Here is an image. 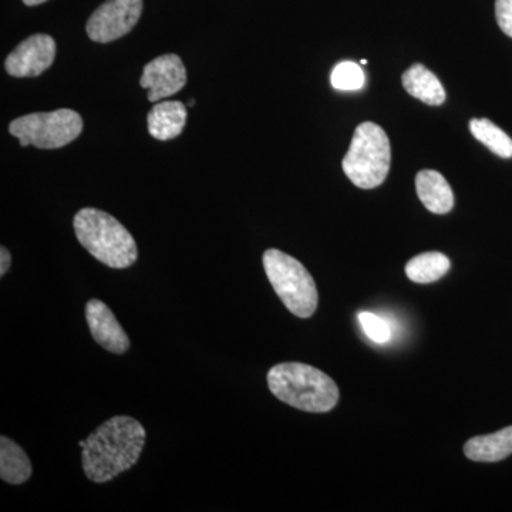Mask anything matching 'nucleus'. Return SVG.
<instances>
[{"label":"nucleus","mask_w":512,"mask_h":512,"mask_svg":"<svg viewBox=\"0 0 512 512\" xmlns=\"http://www.w3.org/2000/svg\"><path fill=\"white\" fill-rule=\"evenodd\" d=\"M146 430L130 416L104 421L86 439L82 451L84 474L93 483H109L136 466L146 444Z\"/></svg>","instance_id":"obj_1"},{"label":"nucleus","mask_w":512,"mask_h":512,"mask_svg":"<svg viewBox=\"0 0 512 512\" xmlns=\"http://www.w3.org/2000/svg\"><path fill=\"white\" fill-rule=\"evenodd\" d=\"M269 390L281 402L309 413H328L339 402L332 377L305 363H279L268 373Z\"/></svg>","instance_id":"obj_2"},{"label":"nucleus","mask_w":512,"mask_h":512,"mask_svg":"<svg viewBox=\"0 0 512 512\" xmlns=\"http://www.w3.org/2000/svg\"><path fill=\"white\" fill-rule=\"evenodd\" d=\"M73 228L82 247L101 264L113 269L136 264L138 249L133 235L109 212L83 208L74 215Z\"/></svg>","instance_id":"obj_3"},{"label":"nucleus","mask_w":512,"mask_h":512,"mask_svg":"<svg viewBox=\"0 0 512 512\" xmlns=\"http://www.w3.org/2000/svg\"><path fill=\"white\" fill-rule=\"evenodd\" d=\"M392 150L386 131L375 123L357 126L348 154L342 161L346 177L362 190H372L386 180Z\"/></svg>","instance_id":"obj_4"},{"label":"nucleus","mask_w":512,"mask_h":512,"mask_svg":"<svg viewBox=\"0 0 512 512\" xmlns=\"http://www.w3.org/2000/svg\"><path fill=\"white\" fill-rule=\"evenodd\" d=\"M265 274L286 309L298 318H311L318 309L315 279L293 256L268 249L264 254Z\"/></svg>","instance_id":"obj_5"},{"label":"nucleus","mask_w":512,"mask_h":512,"mask_svg":"<svg viewBox=\"0 0 512 512\" xmlns=\"http://www.w3.org/2000/svg\"><path fill=\"white\" fill-rule=\"evenodd\" d=\"M82 131V116L70 109L28 114L13 120L9 126V133L18 138L20 147L35 146L42 150L67 146Z\"/></svg>","instance_id":"obj_6"},{"label":"nucleus","mask_w":512,"mask_h":512,"mask_svg":"<svg viewBox=\"0 0 512 512\" xmlns=\"http://www.w3.org/2000/svg\"><path fill=\"white\" fill-rule=\"evenodd\" d=\"M143 13V0H106L87 22V35L93 42L110 43L126 36Z\"/></svg>","instance_id":"obj_7"},{"label":"nucleus","mask_w":512,"mask_h":512,"mask_svg":"<svg viewBox=\"0 0 512 512\" xmlns=\"http://www.w3.org/2000/svg\"><path fill=\"white\" fill-rule=\"evenodd\" d=\"M55 57V39L49 35H33L6 57L5 69L13 77H36L52 66Z\"/></svg>","instance_id":"obj_8"},{"label":"nucleus","mask_w":512,"mask_h":512,"mask_svg":"<svg viewBox=\"0 0 512 512\" xmlns=\"http://www.w3.org/2000/svg\"><path fill=\"white\" fill-rule=\"evenodd\" d=\"M187 84V70L177 55H164L144 66L140 86L148 90L151 103L167 99L180 92Z\"/></svg>","instance_id":"obj_9"},{"label":"nucleus","mask_w":512,"mask_h":512,"mask_svg":"<svg viewBox=\"0 0 512 512\" xmlns=\"http://www.w3.org/2000/svg\"><path fill=\"white\" fill-rule=\"evenodd\" d=\"M86 320L93 339L106 350L123 355L130 349V339L106 303L90 299L86 305Z\"/></svg>","instance_id":"obj_10"},{"label":"nucleus","mask_w":512,"mask_h":512,"mask_svg":"<svg viewBox=\"0 0 512 512\" xmlns=\"http://www.w3.org/2000/svg\"><path fill=\"white\" fill-rule=\"evenodd\" d=\"M187 116V107L181 101L158 103L148 113V131L158 141L173 140L183 133Z\"/></svg>","instance_id":"obj_11"},{"label":"nucleus","mask_w":512,"mask_h":512,"mask_svg":"<svg viewBox=\"0 0 512 512\" xmlns=\"http://www.w3.org/2000/svg\"><path fill=\"white\" fill-rule=\"evenodd\" d=\"M416 191L424 207L433 214H447L453 210L454 194L443 174L423 170L416 175Z\"/></svg>","instance_id":"obj_12"},{"label":"nucleus","mask_w":512,"mask_h":512,"mask_svg":"<svg viewBox=\"0 0 512 512\" xmlns=\"http://www.w3.org/2000/svg\"><path fill=\"white\" fill-rule=\"evenodd\" d=\"M464 453L477 463H497L512 454V426L467 441Z\"/></svg>","instance_id":"obj_13"},{"label":"nucleus","mask_w":512,"mask_h":512,"mask_svg":"<svg viewBox=\"0 0 512 512\" xmlns=\"http://www.w3.org/2000/svg\"><path fill=\"white\" fill-rule=\"evenodd\" d=\"M403 87L410 96L416 97L429 106H440L446 101V92L436 74L423 64H413L403 73Z\"/></svg>","instance_id":"obj_14"},{"label":"nucleus","mask_w":512,"mask_h":512,"mask_svg":"<svg viewBox=\"0 0 512 512\" xmlns=\"http://www.w3.org/2000/svg\"><path fill=\"white\" fill-rule=\"evenodd\" d=\"M0 477L12 485L25 484L32 477L28 454L6 436L0 437Z\"/></svg>","instance_id":"obj_15"},{"label":"nucleus","mask_w":512,"mask_h":512,"mask_svg":"<svg viewBox=\"0 0 512 512\" xmlns=\"http://www.w3.org/2000/svg\"><path fill=\"white\" fill-rule=\"evenodd\" d=\"M451 262L440 252H426L410 259L406 265V275L416 284H431L439 281L450 271Z\"/></svg>","instance_id":"obj_16"},{"label":"nucleus","mask_w":512,"mask_h":512,"mask_svg":"<svg viewBox=\"0 0 512 512\" xmlns=\"http://www.w3.org/2000/svg\"><path fill=\"white\" fill-rule=\"evenodd\" d=\"M470 131L474 137L484 144L495 156L501 158L512 157V140L493 121L487 119H473L470 121Z\"/></svg>","instance_id":"obj_17"},{"label":"nucleus","mask_w":512,"mask_h":512,"mask_svg":"<svg viewBox=\"0 0 512 512\" xmlns=\"http://www.w3.org/2000/svg\"><path fill=\"white\" fill-rule=\"evenodd\" d=\"M332 86L342 92H353L360 90L365 84V73L359 64L353 62H342L333 69Z\"/></svg>","instance_id":"obj_18"},{"label":"nucleus","mask_w":512,"mask_h":512,"mask_svg":"<svg viewBox=\"0 0 512 512\" xmlns=\"http://www.w3.org/2000/svg\"><path fill=\"white\" fill-rule=\"evenodd\" d=\"M359 322L367 338L375 343H386L392 336V329L387 325L386 320L370 312H360Z\"/></svg>","instance_id":"obj_19"},{"label":"nucleus","mask_w":512,"mask_h":512,"mask_svg":"<svg viewBox=\"0 0 512 512\" xmlns=\"http://www.w3.org/2000/svg\"><path fill=\"white\" fill-rule=\"evenodd\" d=\"M495 18L505 35L512 37V0H495Z\"/></svg>","instance_id":"obj_20"},{"label":"nucleus","mask_w":512,"mask_h":512,"mask_svg":"<svg viewBox=\"0 0 512 512\" xmlns=\"http://www.w3.org/2000/svg\"><path fill=\"white\" fill-rule=\"evenodd\" d=\"M10 264H12V255L9 249L5 247L0 248V275L5 276L9 271Z\"/></svg>","instance_id":"obj_21"},{"label":"nucleus","mask_w":512,"mask_h":512,"mask_svg":"<svg viewBox=\"0 0 512 512\" xmlns=\"http://www.w3.org/2000/svg\"><path fill=\"white\" fill-rule=\"evenodd\" d=\"M46 0H23V3L28 6H37L42 5V3H45Z\"/></svg>","instance_id":"obj_22"},{"label":"nucleus","mask_w":512,"mask_h":512,"mask_svg":"<svg viewBox=\"0 0 512 512\" xmlns=\"http://www.w3.org/2000/svg\"><path fill=\"white\" fill-rule=\"evenodd\" d=\"M79 446H80V447H82V448H83L84 446H86V440H80V441H79Z\"/></svg>","instance_id":"obj_23"},{"label":"nucleus","mask_w":512,"mask_h":512,"mask_svg":"<svg viewBox=\"0 0 512 512\" xmlns=\"http://www.w3.org/2000/svg\"><path fill=\"white\" fill-rule=\"evenodd\" d=\"M362 64H363V66H366V64H367V60H366V59H363V60H362Z\"/></svg>","instance_id":"obj_24"}]
</instances>
